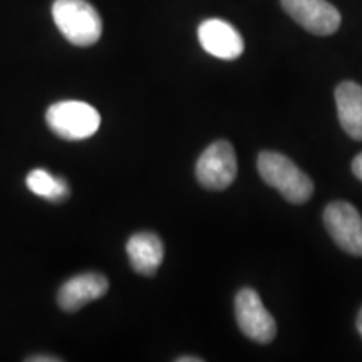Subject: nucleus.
<instances>
[{"label": "nucleus", "mask_w": 362, "mask_h": 362, "mask_svg": "<svg viewBox=\"0 0 362 362\" xmlns=\"http://www.w3.org/2000/svg\"><path fill=\"white\" fill-rule=\"evenodd\" d=\"M257 166L262 180L277 189L287 202L302 205L310 200L314 183L291 158L275 151H264L257 160Z\"/></svg>", "instance_id": "1"}, {"label": "nucleus", "mask_w": 362, "mask_h": 362, "mask_svg": "<svg viewBox=\"0 0 362 362\" xmlns=\"http://www.w3.org/2000/svg\"><path fill=\"white\" fill-rule=\"evenodd\" d=\"M52 19L72 45L88 47L101 39V16L86 0H56L52 4Z\"/></svg>", "instance_id": "2"}, {"label": "nucleus", "mask_w": 362, "mask_h": 362, "mask_svg": "<svg viewBox=\"0 0 362 362\" xmlns=\"http://www.w3.org/2000/svg\"><path fill=\"white\" fill-rule=\"evenodd\" d=\"M49 129L67 141H83L98 133L101 116L84 101H59L45 112Z\"/></svg>", "instance_id": "3"}, {"label": "nucleus", "mask_w": 362, "mask_h": 362, "mask_svg": "<svg viewBox=\"0 0 362 362\" xmlns=\"http://www.w3.org/2000/svg\"><path fill=\"white\" fill-rule=\"evenodd\" d=\"M237 155L228 141L211 143L197 161V178L206 189L228 188L237 178Z\"/></svg>", "instance_id": "4"}, {"label": "nucleus", "mask_w": 362, "mask_h": 362, "mask_svg": "<svg viewBox=\"0 0 362 362\" xmlns=\"http://www.w3.org/2000/svg\"><path fill=\"white\" fill-rule=\"evenodd\" d=\"M235 317L240 330L253 342L269 344L277 336V324L253 288H242L235 297Z\"/></svg>", "instance_id": "5"}, {"label": "nucleus", "mask_w": 362, "mask_h": 362, "mask_svg": "<svg viewBox=\"0 0 362 362\" xmlns=\"http://www.w3.org/2000/svg\"><path fill=\"white\" fill-rule=\"evenodd\" d=\"M325 228L339 248L362 257V216L351 203L332 202L324 211Z\"/></svg>", "instance_id": "6"}, {"label": "nucleus", "mask_w": 362, "mask_h": 362, "mask_svg": "<svg viewBox=\"0 0 362 362\" xmlns=\"http://www.w3.org/2000/svg\"><path fill=\"white\" fill-rule=\"evenodd\" d=\"M282 7L310 34L330 35L341 27V12L327 0H282Z\"/></svg>", "instance_id": "7"}, {"label": "nucleus", "mask_w": 362, "mask_h": 362, "mask_svg": "<svg viewBox=\"0 0 362 362\" xmlns=\"http://www.w3.org/2000/svg\"><path fill=\"white\" fill-rule=\"evenodd\" d=\"M198 40L210 56L235 61L245 51L242 34L221 19H208L198 27Z\"/></svg>", "instance_id": "8"}, {"label": "nucleus", "mask_w": 362, "mask_h": 362, "mask_svg": "<svg viewBox=\"0 0 362 362\" xmlns=\"http://www.w3.org/2000/svg\"><path fill=\"white\" fill-rule=\"evenodd\" d=\"M110 288V282L103 274L86 272L62 284L57 293V304L64 312H76L83 309L89 302L104 297Z\"/></svg>", "instance_id": "9"}, {"label": "nucleus", "mask_w": 362, "mask_h": 362, "mask_svg": "<svg viewBox=\"0 0 362 362\" xmlns=\"http://www.w3.org/2000/svg\"><path fill=\"white\" fill-rule=\"evenodd\" d=\"M126 252H128L133 270L138 272L139 275H148V277L156 274L163 257H165V247H163L161 238L151 232L134 233L126 243Z\"/></svg>", "instance_id": "10"}, {"label": "nucleus", "mask_w": 362, "mask_h": 362, "mask_svg": "<svg viewBox=\"0 0 362 362\" xmlns=\"http://www.w3.org/2000/svg\"><path fill=\"white\" fill-rule=\"evenodd\" d=\"M337 115L342 129L356 141H362V88L344 81L336 88Z\"/></svg>", "instance_id": "11"}, {"label": "nucleus", "mask_w": 362, "mask_h": 362, "mask_svg": "<svg viewBox=\"0 0 362 362\" xmlns=\"http://www.w3.org/2000/svg\"><path fill=\"white\" fill-rule=\"evenodd\" d=\"M27 188L44 200L59 203L69 198V185L64 178L49 173L44 168H35L27 175Z\"/></svg>", "instance_id": "12"}, {"label": "nucleus", "mask_w": 362, "mask_h": 362, "mask_svg": "<svg viewBox=\"0 0 362 362\" xmlns=\"http://www.w3.org/2000/svg\"><path fill=\"white\" fill-rule=\"evenodd\" d=\"M352 173L356 175L357 180L362 181V153L352 160Z\"/></svg>", "instance_id": "13"}, {"label": "nucleus", "mask_w": 362, "mask_h": 362, "mask_svg": "<svg viewBox=\"0 0 362 362\" xmlns=\"http://www.w3.org/2000/svg\"><path fill=\"white\" fill-rule=\"evenodd\" d=\"M29 362H57V361H61L59 359V357H54V356H47V357H44V356H35V357H29V359H27Z\"/></svg>", "instance_id": "14"}, {"label": "nucleus", "mask_w": 362, "mask_h": 362, "mask_svg": "<svg viewBox=\"0 0 362 362\" xmlns=\"http://www.w3.org/2000/svg\"><path fill=\"white\" fill-rule=\"evenodd\" d=\"M178 362H203L202 357H178Z\"/></svg>", "instance_id": "15"}, {"label": "nucleus", "mask_w": 362, "mask_h": 362, "mask_svg": "<svg viewBox=\"0 0 362 362\" xmlns=\"http://www.w3.org/2000/svg\"><path fill=\"white\" fill-rule=\"evenodd\" d=\"M357 330H359V336L362 337V309L359 312V315H357Z\"/></svg>", "instance_id": "16"}]
</instances>
